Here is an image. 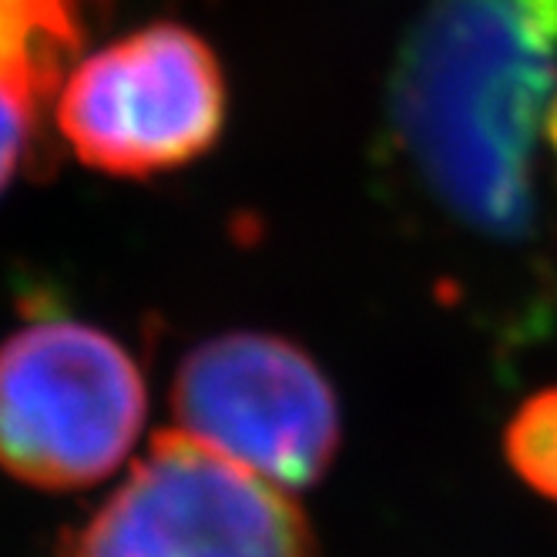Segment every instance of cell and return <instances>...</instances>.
<instances>
[{
	"mask_svg": "<svg viewBox=\"0 0 557 557\" xmlns=\"http://www.w3.org/2000/svg\"><path fill=\"white\" fill-rule=\"evenodd\" d=\"M104 0H0V82L37 108L58 98L64 71L88 37Z\"/></svg>",
	"mask_w": 557,
	"mask_h": 557,
	"instance_id": "6",
	"label": "cell"
},
{
	"mask_svg": "<svg viewBox=\"0 0 557 557\" xmlns=\"http://www.w3.org/2000/svg\"><path fill=\"white\" fill-rule=\"evenodd\" d=\"M504 454L528 487L557 504V386L521 404L504 433Z\"/></svg>",
	"mask_w": 557,
	"mask_h": 557,
	"instance_id": "7",
	"label": "cell"
},
{
	"mask_svg": "<svg viewBox=\"0 0 557 557\" xmlns=\"http://www.w3.org/2000/svg\"><path fill=\"white\" fill-rule=\"evenodd\" d=\"M547 141H550V148H554V158H557V91H554V101H550V108H547Z\"/></svg>",
	"mask_w": 557,
	"mask_h": 557,
	"instance_id": "9",
	"label": "cell"
},
{
	"mask_svg": "<svg viewBox=\"0 0 557 557\" xmlns=\"http://www.w3.org/2000/svg\"><path fill=\"white\" fill-rule=\"evenodd\" d=\"M45 108H37L24 91L0 82V191H4L24 162V154L34 148L37 125H41Z\"/></svg>",
	"mask_w": 557,
	"mask_h": 557,
	"instance_id": "8",
	"label": "cell"
},
{
	"mask_svg": "<svg viewBox=\"0 0 557 557\" xmlns=\"http://www.w3.org/2000/svg\"><path fill=\"white\" fill-rule=\"evenodd\" d=\"M557 91V0H426L389 77V141L454 222L521 238Z\"/></svg>",
	"mask_w": 557,
	"mask_h": 557,
	"instance_id": "1",
	"label": "cell"
},
{
	"mask_svg": "<svg viewBox=\"0 0 557 557\" xmlns=\"http://www.w3.org/2000/svg\"><path fill=\"white\" fill-rule=\"evenodd\" d=\"M172 407L178 430L286 491L312 487L339 450L336 393L283 336L225 333L195 346L175 373Z\"/></svg>",
	"mask_w": 557,
	"mask_h": 557,
	"instance_id": "5",
	"label": "cell"
},
{
	"mask_svg": "<svg viewBox=\"0 0 557 557\" xmlns=\"http://www.w3.org/2000/svg\"><path fill=\"white\" fill-rule=\"evenodd\" d=\"M148 393L98 326L45 315L0 346V467L41 491L91 487L128 457Z\"/></svg>",
	"mask_w": 557,
	"mask_h": 557,
	"instance_id": "2",
	"label": "cell"
},
{
	"mask_svg": "<svg viewBox=\"0 0 557 557\" xmlns=\"http://www.w3.org/2000/svg\"><path fill=\"white\" fill-rule=\"evenodd\" d=\"M54 557H320V547L275 484L165 430Z\"/></svg>",
	"mask_w": 557,
	"mask_h": 557,
	"instance_id": "3",
	"label": "cell"
},
{
	"mask_svg": "<svg viewBox=\"0 0 557 557\" xmlns=\"http://www.w3.org/2000/svg\"><path fill=\"white\" fill-rule=\"evenodd\" d=\"M225 74L188 27L151 24L77 64L58 91V128L82 162L111 178L191 165L225 128Z\"/></svg>",
	"mask_w": 557,
	"mask_h": 557,
	"instance_id": "4",
	"label": "cell"
}]
</instances>
